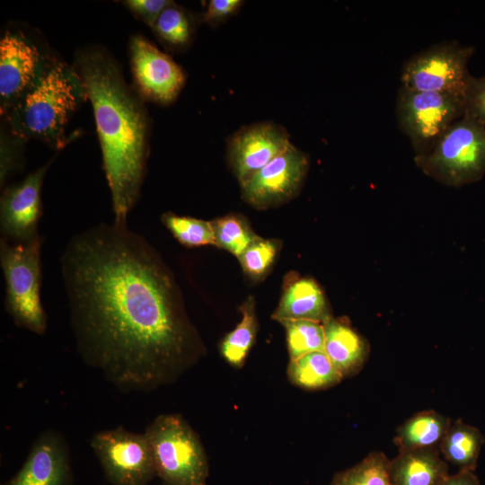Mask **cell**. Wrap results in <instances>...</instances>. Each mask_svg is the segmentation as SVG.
Instances as JSON below:
<instances>
[{
  "label": "cell",
  "mask_w": 485,
  "mask_h": 485,
  "mask_svg": "<svg viewBox=\"0 0 485 485\" xmlns=\"http://www.w3.org/2000/svg\"><path fill=\"white\" fill-rule=\"evenodd\" d=\"M61 273L77 352L117 390L153 391L203 353L171 270L127 225L100 224L73 236Z\"/></svg>",
  "instance_id": "cell-1"
},
{
  "label": "cell",
  "mask_w": 485,
  "mask_h": 485,
  "mask_svg": "<svg viewBox=\"0 0 485 485\" xmlns=\"http://www.w3.org/2000/svg\"><path fill=\"white\" fill-rule=\"evenodd\" d=\"M76 67L89 97L111 194L113 223L127 225L143 183L148 156V119L140 99L104 49L76 54Z\"/></svg>",
  "instance_id": "cell-2"
},
{
  "label": "cell",
  "mask_w": 485,
  "mask_h": 485,
  "mask_svg": "<svg viewBox=\"0 0 485 485\" xmlns=\"http://www.w3.org/2000/svg\"><path fill=\"white\" fill-rule=\"evenodd\" d=\"M84 97L76 71L64 62H48L36 84L6 113L10 127L21 137L59 143Z\"/></svg>",
  "instance_id": "cell-3"
},
{
  "label": "cell",
  "mask_w": 485,
  "mask_h": 485,
  "mask_svg": "<svg viewBox=\"0 0 485 485\" xmlns=\"http://www.w3.org/2000/svg\"><path fill=\"white\" fill-rule=\"evenodd\" d=\"M144 434L163 485H207L208 463L204 447L181 415L157 416Z\"/></svg>",
  "instance_id": "cell-4"
},
{
  "label": "cell",
  "mask_w": 485,
  "mask_h": 485,
  "mask_svg": "<svg viewBox=\"0 0 485 485\" xmlns=\"http://www.w3.org/2000/svg\"><path fill=\"white\" fill-rule=\"evenodd\" d=\"M42 239L12 243L1 239L0 264L5 282L4 307L16 326L45 333L48 316L40 299Z\"/></svg>",
  "instance_id": "cell-5"
},
{
  "label": "cell",
  "mask_w": 485,
  "mask_h": 485,
  "mask_svg": "<svg viewBox=\"0 0 485 485\" xmlns=\"http://www.w3.org/2000/svg\"><path fill=\"white\" fill-rule=\"evenodd\" d=\"M423 172L451 187L480 181L485 174V127L463 116L424 155L415 156Z\"/></svg>",
  "instance_id": "cell-6"
},
{
  "label": "cell",
  "mask_w": 485,
  "mask_h": 485,
  "mask_svg": "<svg viewBox=\"0 0 485 485\" xmlns=\"http://www.w3.org/2000/svg\"><path fill=\"white\" fill-rule=\"evenodd\" d=\"M463 113V95L414 91L402 86L398 90L397 123L410 139L415 156L428 153Z\"/></svg>",
  "instance_id": "cell-7"
},
{
  "label": "cell",
  "mask_w": 485,
  "mask_h": 485,
  "mask_svg": "<svg viewBox=\"0 0 485 485\" xmlns=\"http://www.w3.org/2000/svg\"><path fill=\"white\" fill-rule=\"evenodd\" d=\"M472 46L455 40L443 41L410 57L402 66V87L423 92L463 95L471 77L468 63Z\"/></svg>",
  "instance_id": "cell-8"
},
{
  "label": "cell",
  "mask_w": 485,
  "mask_h": 485,
  "mask_svg": "<svg viewBox=\"0 0 485 485\" xmlns=\"http://www.w3.org/2000/svg\"><path fill=\"white\" fill-rule=\"evenodd\" d=\"M90 445L112 485H147L156 475L151 446L144 433L118 426L96 432Z\"/></svg>",
  "instance_id": "cell-9"
},
{
  "label": "cell",
  "mask_w": 485,
  "mask_h": 485,
  "mask_svg": "<svg viewBox=\"0 0 485 485\" xmlns=\"http://www.w3.org/2000/svg\"><path fill=\"white\" fill-rule=\"evenodd\" d=\"M308 169L306 154L291 144L241 185L242 198L260 209L285 203L299 192Z\"/></svg>",
  "instance_id": "cell-10"
},
{
  "label": "cell",
  "mask_w": 485,
  "mask_h": 485,
  "mask_svg": "<svg viewBox=\"0 0 485 485\" xmlns=\"http://www.w3.org/2000/svg\"><path fill=\"white\" fill-rule=\"evenodd\" d=\"M48 62L38 47L18 32L0 40V104L6 114L36 84Z\"/></svg>",
  "instance_id": "cell-11"
},
{
  "label": "cell",
  "mask_w": 485,
  "mask_h": 485,
  "mask_svg": "<svg viewBox=\"0 0 485 485\" xmlns=\"http://www.w3.org/2000/svg\"><path fill=\"white\" fill-rule=\"evenodd\" d=\"M291 144L287 129L272 121L243 126L228 138V162L242 185Z\"/></svg>",
  "instance_id": "cell-12"
},
{
  "label": "cell",
  "mask_w": 485,
  "mask_h": 485,
  "mask_svg": "<svg viewBox=\"0 0 485 485\" xmlns=\"http://www.w3.org/2000/svg\"><path fill=\"white\" fill-rule=\"evenodd\" d=\"M49 163L30 173L3 191L0 200L2 239L25 243L40 237L38 225L42 213L41 187Z\"/></svg>",
  "instance_id": "cell-13"
},
{
  "label": "cell",
  "mask_w": 485,
  "mask_h": 485,
  "mask_svg": "<svg viewBox=\"0 0 485 485\" xmlns=\"http://www.w3.org/2000/svg\"><path fill=\"white\" fill-rule=\"evenodd\" d=\"M130 53L132 71L141 93L161 104L173 101L185 84L181 67L141 36L132 39Z\"/></svg>",
  "instance_id": "cell-14"
},
{
  "label": "cell",
  "mask_w": 485,
  "mask_h": 485,
  "mask_svg": "<svg viewBox=\"0 0 485 485\" xmlns=\"http://www.w3.org/2000/svg\"><path fill=\"white\" fill-rule=\"evenodd\" d=\"M69 446L57 430H45L34 441L22 468L2 485H71Z\"/></svg>",
  "instance_id": "cell-15"
},
{
  "label": "cell",
  "mask_w": 485,
  "mask_h": 485,
  "mask_svg": "<svg viewBox=\"0 0 485 485\" xmlns=\"http://www.w3.org/2000/svg\"><path fill=\"white\" fill-rule=\"evenodd\" d=\"M448 475L439 448L399 452L389 463L391 485H440Z\"/></svg>",
  "instance_id": "cell-16"
},
{
  "label": "cell",
  "mask_w": 485,
  "mask_h": 485,
  "mask_svg": "<svg viewBox=\"0 0 485 485\" xmlns=\"http://www.w3.org/2000/svg\"><path fill=\"white\" fill-rule=\"evenodd\" d=\"M331 317L325 296L312 278H299L286 285L272 319L286 321L308 320L324 323Z\"/></svg>",
  "instance_id": "cell-17"
},
{
  "label": "cell",
  "mask_w": 485,
  "mask_h": 485,
  "mask_svg": "<svg viewBox=\"0 0 485 485\" xmlns=\"http://www.w3.org/2000/svg\"><path fill=\"white\" fill-rule=\"evenodd\" d=\"M323 324V351L342 377L357 373L368 353L366 340L350 325L331 317Z\"/></svg>",
  "instance_id": "cell-18"
},
{
  "label": "cell",
  "mask_w": 485,
  "mask_h": 485,
  "mask_svg": "<svg viewBox=\"0 0 485 485\" xmlns=\"http://www.w3.org/2000/svg\"><path fill=\"white\" fill-rule=\"evenodd\" d=\"M451 422L448 417L433 410L419 411L398 428L394 443L399 452L439 448Z\"/></svg>",
  "instance_id": "cell-19"
},
{
  "label": "cell",
  "mask_w": 485,
  "mask_h": 485,
  "mask_svg": "<svg viewBox=\"0 0 485 485\" xmlns=\"http://www.w3.org/2000/svg\"><path fill=\"white\" fill-rule=\"evenodd\" d=\"M483 444L484 436L479 428L456 419L451 422L439 450L445 460L459 471L474 472Z\"/></svg>",
  "instance_id": "cell-20"
},
{
  "label": "cell",
  "mask_w": 485,
  "mask_h": 485,
  "mask_svg": "<svg viewBox=\"0 0 485 485\" xmlns=\"http://www.w3.org/2000/svg\"><path fill=\"white\" fill-rule=\"evenodd\" d=\"M287 375L292 384L308 390L331 387L343 378L324 351L290 360Z\"/></svg>",
  "instance_id": "cell-21"
},
{
  "label": "cell",
  "mask_w": 485,
  "mask_h": 485,
  "mask_svg": "<svg viewBox=\"0 0 485 485\" xmlns=\"http://www.w3.org/2000/svg\"><path fill=\"white\" fill-rule=\"evenodd\" d=\"M242 318L234 331L228 333L220 346L223 357L234 366H242L254 343L257 332L255 303L249 297L241 306Z\"/></svg>",
  "instance_id": "cell-22"
},
{
  "label": "cell",
  "mask_w": 485,
  "mask_h": 485,
  "mask_svg": "<svg viewBox=\"0 0 485 485\" xmlns=\"http://www.w3.org/2000/svg\"><path fill=\"white\" fill-rule=\"evenodd\" d=\"M390 460L382 452H371L360 463L336 473L330 485H391Z\"/></svg>",
  "instance_id": "cell-23"
},
{
  "label": "cell",
  "mask_w": 485,
  "mask_h": 485,
  "mask_svg": "<svg viewBox=\"0 0 485 485\" xmlns=\"http://www.w3.org/2000/svg\"><path fill=\"white\" fill-rule=\"evenodd\" d=\"M152 28L164 43L172 48L187 46L194 32L190 16L172 1L163 10Z\"/></svg>",
  "instance_id": "cell-24"
},
{
  "label": "cell",
  "mask_w": 485,
  "mask_h": 485,
  "mask_svg": "<svg viewBox=\"0 0 485 485\" xmlns=\"http://www.w3.org/2000/svg\"><path fill=\"white\" fill-rule=\"evenodd\" d=\"M286 329L290 360L314 351H323L324 330L321 322L293 320L281 322Z\"/></svg>",
  "instance_id": "cell-25"
},
{
  "label": "cell",
  "mask_w": 485,
  "mask_h": 485,
  "mask_svg": "<svg viewBox=\"0 0 485 485\" xmlns=\"http://www.w3.org/2000/svg\"><path fill=\"white\" fill-rule=\"evenodd\" d=\"M211 222L216 246L228 251L237 258L259 237L247 221L236 215H228Z\"/></svg>",
  "instance_id": "cell-26"
},
{
  "label": "cell",
  "mask_w": 485,
  "mask_h": 485,
  "mask_svg": "<svg viewBox=\"0 0 485 485\" xmlns=\"http://www.w3.org/2000/svg\"><path fill=\"white\" fill-rule=\"evenodd\" d=\"M162 221L175 239L186 247L216 245L211 221L177 216L171 212L163 214Z\"/></svg>",
  "instance_id": "cell-27"
},
{
  "label": "cell",
  "mask_w": 485,
  "mask_h": 485,
  "mask_svg": "<svg viewBox=\"0 0 485 485\" xmlns=\"http://www.w3.org/2000/svg\"><path fill=\"white\" fill-rule=\"evenodd\" d=\"M278 251L277 241L258 237L238 259L247 276L259 279L269 272L276 260Z\"/></svg>",
  "instance_id": "cell-28"
},
{
  "label": "cell",
  "mask_w": 485,
  "mask_h": 485,
  "mask_svg": "<svg viewBox=\"0 0 485 485\" xmlns=\"http://www.w3.org/2000/svg\"><path fill=\"white\" fill-rule=\"evenodd\" d=\"M464 116L485 127V75H471L463 95Z\"/></svg>",
  "instance_id": "cell-29"
},
{
  "label": "cell",
  "mask_w": 485,
  "mask_h": 485,
  "mask_svg": "<svg viewBox=\"0 0 485 485\" xmlns=\"http://www.w3.org/2000/svg\"><path fill=\"white\" fill-rule=\"evenodd\" d=\"M243 4L241 0H210L202 20L211 27H216L234 16Z\"/></svg>",
  "instance_id": "cell-30"
},
{
  "label": "cell",
  "mask_w": 485,
  "mask_h": 485,
  "mask_svg": "<svg viewBox=\"0 0 485 485\" xmlns=\"http://www.w3.org/2000/svg\"><path fill=\"white\" fill-rule=\"evenodd\" d=\"M171 3L168 0H128L125 5L146 25L153 27L163 10Z\"/></svg>",
  "instance_id": "cell-31"
},
{
  "label": "cell",
  "mask_w": 485,
  "mask_h": 485,
  "mask_svg": "<svg viewBox=\"0 0 485 485\" xmlns=\"http://www.w3.org/2000/svg\"><path fill=\"white\" fill-rule=\"evenodd\" d=\"M440 485H480V481L473 471L462 470L449 474Z\"/></svg>",
  "instance_id": "cell-32"
}]
</instances>
